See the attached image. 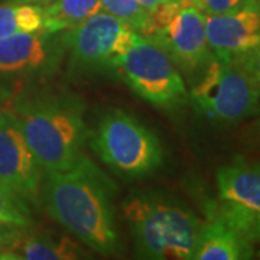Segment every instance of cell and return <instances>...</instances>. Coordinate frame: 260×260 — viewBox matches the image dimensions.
<instances>
[{"label": "cell", "instance_id": "7c38bea8", "mask_svg": "<svg viewBox=\"0 0 260 260\" xmlns=\"http://www.w3.org/2000/svg\"><path fill=\"white\" fill-rule=\"evenodd\" d=\"M51 34L19 32L0 39V73L38 70L49 61Z\"/></svg>", "mask_w": 260, "mask_h": 260}, {"label": "cell", "instance_id": "44dd1931", "mask_svg": "<svg viewBox=\"0 0 260 260\" xmlns=\"http://www.w3.org/2000/svg\"><path fill=\"white\" fill-rule=\"evenodd\" d=\"M138 2H139L145 9L148 10L149 13H152L153 10L158 8L160 3H164V2H167V0H138Z\"/></svg>", "mask_w": 260, "mask_h": 260}, {"label": "cell", "instance_id": "277c9868", "mask_svg": "<svg viewBox=\"0 0 260 260\" xmlns=\"http://www.w3.org/2000/svg\"><path fill=\"white\" fill-rule=\"evenodd\" d=\"M188 99L198 112L213 120L239 121L260 113L259 87L240 56L213 54Z\"/></svg>", "mask_w": 260, "mask_h": 260}, {"label": "cell", "instance_id": "5b68a950", "mask_svg": "<svg viewBox=\"0 0 260 260\" xmlns=\"http://www.w3.org/2000/svg\"><path fill=\"white\" fill-rule=\"evenodd\" d=\"M91 146L107 167L130 179L155 172L164 160L158 136L120 109L104 114Z\"/></svg>", "mask_w": 260, "mask_h": 260}, {"label": "cell", "instance_id": "ba28073f", "mask_svg": "<svg viewBox=\"0 0 260 260\" xmlns=\"http://www.w3.org/2000/svg\"><path fill=\"white\" fill-rule=\"evenodd\" d=\"M138 32L107 12H97L65 37L71 51V70L88 71L112 68L138 38Z\"/></svg>", "mask_w": 260, "mask_h": 260}, {"label": "cell", "instance_id": "7402d4cb", "mask_svg": "<svg viewBox=\"0 0 260 260\" xmlns=\"http://www.w3.org/2000/svg\"><path fill=\"white\" fill-rule=\"evenodd\" d=\"M20 3H49L52 0H18Z\"/></svg>", "mask_w": 260, "mask_h": 260}, {"label": "cell", "instance_id": "4fadbf2b", "mask_svg": "<svg viewBox=\"0 0 260 260\" xmlns=\"http://www.w3.org/2000/svg\"><path fill=\"white\" fill-rule=\"evenodd\" d=\"M251 257V244L221 220L204 223L195 260H237Z\"/></svg>", "mask_w": 260, "mask_h": 260}, {"label": "cell", "instance_id": "ac0fdd59", "mask_svg": "<svg viewBox=\"0 0 260 260\" xmlns=\"http://www.w3.org/2000/svg\"><path fill=\"white\" fill-rule=\"evenodd\" d=\"M0 224L26 227L30 224L26 201L0 181Z\"/></svg>", "mask_w": 260, "mask_h": 260}, {"label": "cell", "instance_id": "5bb4252c", "mask_svg": "<svg viewBox=\"0 0 260 260\" xmlns=\"http://www.w3.org/2000/svg\"><path fill=\"white\" fill-rule=\"evenodd\" d=\"M100 10H103L100 0H52L42 8V30L51 35L70 30Z\"/></svg>", "mask_w": 260, "mask_h": 260}, {"label": "cell", "instance_id": "2e32d148", "mask_svg": "<svg viewBox=\"0 0 260 260\" xmlns=\"http://www.w3.org/2000/svg\"><path fill=\"white\" fill-rule=\"evenodd\" d=\"M44 26L42 8L30 3L0 5V39L19 32H39Z\"/></svg>", "mask_w": 260, "mask_h": 260}, {"label": "cell", "instance_id": "603a6c76", "mask_svg": "<svg viewBox=\"0 0 260 260\" xmlns=\"http://www.w3.org/2000/svg\"><path fill=\"white\" fill-rule=\"evenodd\" d=\"M177 2H191L192 3V0H177Z\"/></svg>", "mask_w": 260, "mask_h": 260}, {"label": "cell", "instance_id": "d6986e66", "mask_svg": "<svg viewBox=\"0 0 260 260\" xmlns=\"http://www.w3.org/2000/svg\"><path fill=\"white\" fill-rule=\"evenodd\" d=\"M247 0H192L195 6L204 15H220L237 9Z\"/></svg>", "mask_w": 260, "mask_h": 260}, {"label": "cell", "instance_id": "7a4b0ae2", "mask_svg": "<svg viewBox=\"0 0 260 260\" xmlns=\"http://www.w3.org/2000/svg\"><path fill=\"white\" fill-rule=\"evenodd\" d=\"M45 172L74 167L87 139L83 103L70 95H41L16 104L12 113Z\"/></svg>", "mask_w": 260, "mask_h": 260}, {"label": "cell", "instance_id": "3957f363", "mask_svg": "<svg viewBox=\"0 0 260 260\" xmlns=\"http://www.w3.org/2000/svg\"><path fill=\"white\" fill-rule=\"evenodd\" d=\"M123 213L143 259H194L204 223L174 201L156 195H133Z\"/></svg>", "mask_w": 260, "mask_h": 260}, {"label": "cell", "instance_id": "8992f818", "mask_svg": "<svg viewBox=\"0 0 260 260\" xmlns=\"http://www.w3.org/2000/svg\"><path fill=\"white\" fill-rule=\"evenodd\" d=\"M112 68L139 97L156 107H174L188 100L175 61L153 38L138 35Z\"/></svg>", "mask_w": 260, "mask_h": 260}, {"label": "cell", "instance_id": "e0dca14e", "mask_svg": "<svg viewBox=\"0 0 260 260\" xmlns=\"http://www.w3.org/2000/svg\"><path fill=\"white\" fill-rule=\"evenodd\" d=\"M102 8L143 37L152 35L150 13L138 0H100Z\"/></svg>", "mask_w": 260, "mask_h": 260}, {"label": "cell", "instance_id": "30bf717a", "mask_svg": "<svg viewBox=\"0 0 260 260\" xmlns=\"http://www.w3.org/2000/svg\"><path fill=\"white\" fill-rule=\"evenodd\" d=\"M150 38L186 70L207 64L213 56L205 34V15L191 2H182L174 16Z\"/></svg>", "mask_w": 260, "mask_h": 260}, {"label": "cell", "instance_id": "9c48e42d", "mask_svg": "<svg viewBox=\"0 0 260 260\" xmlns=\"http://www.w3.org/2000/svg\"><path fill=\"white\" fill-rule=\"evenodd\" d=\"M42 168L12 113H0V181L23 200H37Z\"/></svg>", "mask_w": 260, "mask_h": 260}, {"label": "cell", "instance_id": "6da1fadb", "mask_svg": "<svg viewBox=\"0 0 260 260\" xmlns=\"http://www.w3.org/2000/svg\"><path fill=\"white\" fill-rule=\"evenodd\" d=\"M114 195V182L84 155L74 167L47 172L42 184L48 214L80 242L103 254L119 249Z\"/></svg>", "mask_w": 260, "mask_h": 260}, {"label": "cell", "instance_id": "ffe728a7", "mask_svg": "<svg viewBox=\"0 0 260 260\" xmlns=\"http://www.w3.org/2000/svg\"><path fill=\"white\" fill-rule=\"evenodd\" d=\"M240 59L260 90V42L254 48H251L250 51L240 55Z\"/></svg>", "mask_w": 260, "mask_h": 260}, {"label": "cell", "instance_id": "8fae6325", "mask_svg": "<svg viewBox=\"0 0 260 260\" xmlns=\"http://www.w3.org/2000/svg\"><path fill=\"white\" fill-rule=\"evenodd\" d=\"M205 34L214 55L246 54L260 42V0H247L220 15H205Z\"/></svg>", "mask_w": 260, "mask_h": 260}, {"label": "cell", "instance_id": "9a60e30c", "mask_svg": "<svg viewBox=\"0 0 260 260\" xmlns=\"http://www.w3.org/2000/svg\"><path fill=\"white\" fill-rule=\"evenodd\" d=\"M16 259L59 260L77 259L80 251L68 239H52L49 236H28L13 242Z\"/></svg>", "mask_w": 260, "mask_h": 260}, {"label": "cell", "instance_id": "52a82bcc", "mask_svg": "<svg viewBox=\"0 0 260 260\" xmlns=\"http://www.w3.org/2000/svg\"><path fill=\"white\" fill-rule=\"evenodd\" d=\"M220 210L215 218L249 244L260 242V164L236 158L217 172Z\"/></svg>", "mask_w": 260, "mask_h": 260}]
</instances>
